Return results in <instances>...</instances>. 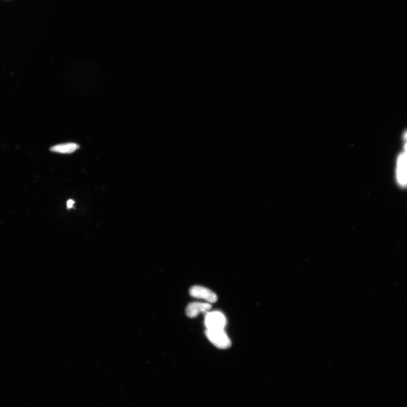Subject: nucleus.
I'll list each match as a JSON object with an SVG mask.
<instances>
[{
	"mask_svg": "<svg viewBox=\"0 0 407 407\" xmlns=\"http://www.w3.org/2000/svg\"><path fill=\"white\" fill-rule=\"evenodd\" d=\"M212 308V305L208 303H192L187 306L186 313L190 318H196L199 313H204Z\"/></svg>",
	"mask_w": 407,
	"mask_h": 407,
	"instance_id": "5",
	"label": "nucleus"
},
{
	"mask_svg": "<svg viewBox=\"0 0 407 407\" xmlns=\"http://www.w3.org/2000/svg\"><path fill=\"white\" fill-rule=\"evenodd\" d=\"M190 294L194 298L205 299L210 303H215L217 300V296L213 291L202 286L191 287Z\"/></svg>",
	"mask_w": 407,
	"mask_h": 407,
	"instance_id": "3",
	"label": "nucleus"
},
{
	"mask_svg": "<svg viewBox=\"0 0 407 407\" xmlns=\"http://www.w3.org/2000/svg\"><path fill=\"white\" fill-rule=\"evenodd\" d=\"M205 324L208 330L223 329L227 324V319L222 313L214 311L206 314Z\"/></svg>",
	"mask_w": 407,
	"mask_h": 407,
	"instance_id": "2",
	"label": "nucleus"
},
{
	"mask_svg": "<svg viewBox=\"0 0 407 407\" xmlns=\"http://www.w3.org/2000/svg\"><path fill=\"white\" fill-rule=\"evenodd\" d=\"M404 138L406 141V143L405 145V153H406L407 154V132L405 133Z\"/></svg>",
	"mask_w": 407,
	"mask_h": 407,
	"instance_id": "8",
	"label": "nucleus"
},
{
	"mask_svg": "<svg viewBox=\"0 0 407 407\" xmlns=\"http://www.w3.org/2000/svg\"><path fill=\"white\" fill-rule=\"evenodd\" d=\"M206 336L213 345L220 349H227L232 346L231 339L223 329L208 330L205 331Z\"/></svg>",
	"mask_w": 407,
	"mask_h": 407,
	"instance_id": "1",
	"label": "nucleus"
},
{
	"mask_svg": "<svg viewBox=\"0 0 407 407\" xmlns=\"http://www.w3.org/2000/svg\"><path fill=\"white\" fill-rule=\"evenodd\" d=\"M74 203H75L74 201H73V200H68V202H67V207H68V209L73 208Z\"/></svg>",
	"mask_w": 407,
	"mask_h": 407,
	"instance_id": "7",
	"label": "nucleus"
},
{
	"mask_svg": "<svg viewBox=\"0 0 407 407\" xmlns=\"http://www.w3.org/2000/svg\"><path fill=\"white\" fill-rule=\"evenodd\" d=\"M79 148V146L77 144L70 143L55 146L51 147L50 150L54 152L68 154V153H73L78 150Z\"/></svg>",
	"mask_w": 407,
	"mask_h": 407,
	"instance_id": "6",
	"label": "nucleus"
},
{
	"mask_svg": "<svg viewBox=\"0 0 407 407\" xmlns=\"http://www.w3.org/2000/svg\"><path fill=\"white\" fill-rule=\"evenodd\" d=\"M397 177L401 185H407V156L402 153L397 161Z\"/></svg>",
	"mask_w": 407,
	"mask_h": 407,
	"instance_id": "4",
	"label": "nucleus"
}]
</instances>
